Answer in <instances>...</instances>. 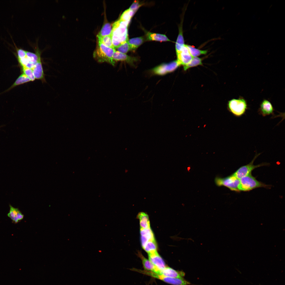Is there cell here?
<instances>
[{"label": "cell", "instance_id": "9", "mask_svg": "<svg viewBox=\"0 0 285 285\" xmlns=\"http://www.w3.org/2000/svg\"><path fill=\"white\" fill-rule=\"evenodd\" d=\"M177 55L178 63L180 65H182L183 66L189 63L193 57L190 54L185 44L182 48L180 53Z\"/></svg>", "mask_w": 285, "mask_h": 285}, {"label": "cell", "instance_id": "23", "mask_svg": "<svg viewBox=\"0 0 285 285\" xmlns=\"http://www.w3.org/2000/svg\"><path fill=\"white\" fill-rule=\"evenodd\" d=\"M157 245L155 240L148 241L145 244L143 248L148 253L152 254L157 252Z\"/></svg>", "mask_w": 285, "mask_h": 285}, {"label": "cell", "instance_id": "10", "mask_svg": "<svg viewBox=\"0 0 285 285\" xmlns=\"http://www.w3.org/2000/svg\"><path fill=\"white\" fill-rule=\"evenodd\" d=\"M274 109L270 102L266 99H264L261 102L258 112L259 114L264 117L273 115Z\"/></svg>", "mask_w": 285, "mask_h": 285}, {"label": "cell", "instance_id": "24", "mask_svg": "<svg viewBox=\"0 0 285 285\" xmlns=\"http://www.w3.org/2000/svg\"><path fill=\"white\" fill-rule=\"evenodd\" d=\"M186 46L188 49L189 53L193 57H196L202 54H206L207 50H202L195 48L192 46L187 45Z\"/></svg>", "mask_w": 285, "mask_h": 285}, {"label": "cell", "instance_id": "18", "mask_svg": "<svg viewBox=\"0 0 285 285\" xmlns=\"http://www.w3.org/2000/svg\"><path fill=\"white\" fill-rule=\"evenodd\" d=\"M139 219L140 229L150 228V221L148 214L143 212H139L137 215Z\"/></svg>", "mask_w": 285, "mask_h": 285}, {"label": "cell", "instance_id": "1", "mask_svg": "<svg viewBox=\"0 0 285 285\" xmlns=\"http://www.w3.org/2000/svg\"><path fill=\"white\" fill-rule=\"evenodd\" d=\"M129 23L119 20L113 24L111 36L114 49L128 40L127 27Z\"/></svg>", "mask_w": 285, "mask_h": 285}, {"label": "cell", "instance_id": "20", "mask_svg": "<svg viewBox=\"0 0 285 285\" xmlns=\"http://www.w3.org/2000/svg\"><path fill=\"white\" fill-rule=\"evenodd\" d=\"M144 40V39L143 37L134 38L128 40L130 50L135 51L143 43Z\"/></svg>", "mask_w": 285, "mask_h": 285}, {"label": "cell", "instance_id": "11", "mask_svg": "<svg viewBox=\"0 0 285 285\" xmlns=\"http://www.w3.org/2000/svg\"><path fill=\"white\" fill-rule=\"evenodd\" d=\"M113 59L115 62L119 61H124L133 66H135L134 62L138 60L137 58L130 56L126 54L116 51L114 53Z\"/></svg>", "mask_w": 285, "mask_h": 285}, {"label": "cell", "instance_id": "27", "mask_svg": "<svg viewBox=\"0 0 285 285\" xmlns=\"http://www.w3.org/2000/svg\"><path fill=\"white\" fill-rule=\"evenodd\" d=\"M135 13L134 12L129 8L123 12L119 20L122 21L129 22L131 18Z\"/></svg>", "mask_w": 285, "mask_h": 285}, {"label": "cell", "instance_id": "15", "mask_svg": "<svg viewBox=\"0 0 285 285\" xmlns=\"http://www.w3.org/2000/svg\"><path fill=\"white\" fill-rule=\"evenodd\" d=\"M139 257L141 259L145 270L159 274L160 270L156 267L149 260L145 258L141 253H139Z\"/></svg>", "mask_w": 285, "mask_h": 285}, {"label": "cell", "instance_id": "22", "mask_svg": "<svg viewBox=\"0 0 285 285\" xmlns=\"http://www.w3.org/2000/svg\"><path fill=\"white\" fill-rule=\"evenodd\" d=\"M112 30V27L110 23H105L97 35V38H100L106 36L111 35Z\"/></svg>", "mask_w": 285, "mask_h": 285}, {"label": "cell", "instance_id": "16", "mask_svg": "<svg viewBox=\"0 0 285 285\" xmlns=\"http://www.w3.org/2000/svg\"><path fill=\"white\" fill-rule=\"evenodd\" d=\"M146 39L147 40L155 41L160 42L171 41L164 34L149 32H146Z\"/></svg>", "mask_w": 285, "mask_h": 285}, {"label": "cell", "instance_id": "28", "mask_svg": "<svg viewBox=\"0 0 285 285\" xmlns=\"http://www.w3.org/2000/svg\"><path fill=\"white\" fill-rule=\"evenodd\" d=\"M98 41L101 42L106 46L111 48H113L111 35L105 36L98 38Z\"/></svg>", "mask_w": 285, "mask_h": 285}, {"label": "cell", "instance_id": "5", "mask_svg": "<svg viewBox=\"0 0 285 285\" xmlns=\"http://www.w3.org/2000/svg\"><path fill=\"white\" fill-rule=\"evenodd\" d=\"M239 180L238 186L239 191H248L258 187L268 188L269 186L258 181L251 174L243 177Z\"/></svg>", "mask_w": 285, "mask_h": 285}, {"label": "cell", "instance_id": "17", "mask_svg": "<svg viewBox=\"0 0 285 285\" xmlns=\"http://www.w3.org/2000/svg\"><path fill=\"white\" fill-rule=\"evenodd\" d=\"M32 70L35 79L42 80L44 79V74L41 59L38 60Z\"/></svg>", "mask_w": 285, "mask_h": 285}, {"label": "cell", "instance_id": "25", "mask_svg": "<svg viewBox=\"0 0 285 285\" xmlns=\"http://www.w3.org/2000/svg\"><path fill=\"white\" fill-rule=\"evenodd\" d=\"M202 59L197 57H193L189 63L183 66L184 70L186 71L190 68L199 65H202Z\"/></svg>", "mask_w": 285, "mask_h": 285}, {"label": "cell", "instance_id": "19", "mask_svg": "<svg viewBox=\"0 0 285 285\" xmlns=\"http://www.w3.org/2000/svg\"><path fill=\"white\" fill-rule=\"evenodd\" d=\"M182 25L179 28V33L175 42V48L177 55L180 53L185 45Z\"/></svg>", "mask_w": 285, "mask_h": 285}, {"label": "cell", "instance_id": "29", "mask_svg": "<svg viewBox=\"0 0 285 285\" xmlns=\"http://www.w3.org/2000/svg\"><path fill=\"white\" fill-rule=\"evenodd\" d=\"M128 41V40L121 44L114 49L116 51L126 54L130 50Z\"/></svg>", "mask_w": 285, "mask_h": 285}, {"label": "cell", "instance_id": "13", "mask_svg": "<svg viewBox=\"0 0 285 285\" xmlns=\"http://www.w3.org/2000/svg\"><path fill=\"white\" fill-rule=\"evenodd\" d=\"M159 274L167 277L177 278H183L185 276L183 272L176 270L167 266L160 270Z\"/></svg>", "mask_w": 285, "mask_h": 285}, {"label": "cell", "instance_id": "31", "mask_svg": "<svg viewBox=\"0 0 285 285\" xmlns=\"http://www.w3.org/2000/svg\"><path fill=\"white\" fill-rule=\"evenodd\" d=\"M142 4H140L138 1H135L129 8L135 13L139 7L142 5Z\"/></svg>", "mask_w": 285, "mask_h": 285}, {"label": "cell", "instance_id": "14", "mask_svg": "<svg viewBox=\"0 0 285 285\" xmlns=\"http://www.w3.org/2000/svg\"><path fill=\"white\" fill-rule=\"evenodd\" d=\"M148 255L149 260L160 270L166 267L164 261L157 252Z\"/></svg>", "mask_w": 285, "mask_h": 285}, {"label": "cell", "instance_id": "12", "mask_svg": "<svg viewBox=\"0 0 285 285\" xmlns=\"http://www.w3.org/2000/svg\"><path fill=\"white\" fill-rule=\"evenodd\" d=\"M9 206L10 210L7 216L11 220L12 223L17 224L23 220L24 215L18 208L14 207L10 204Z\"/></svg>", "mask_w": 285, "mask_h": 285}, {"label": "cell", "instance_id": "2", "mask_svg": "<svg viewBox=\"0 0 285 285\" xmlns=\"http://www.w3.org/2000/svg\"><path fill=\"white\" fill-rule=\"evenodd\" d=\"M115 51L114 48L108 47L98 41L97 48L93 53V57L99 63L107 62L114 66L116 62L113 60V56Z\"/></svg>", "mask_w": 285, "mask_h": 285}, {"label": "cell", "instance_id": "21", "mask_svg": "<svg viewBox=\"0 0 285 285\" xmlns=\"http://www.w3.org/2000/svg\"><path fill=\"white\" fill-rule=\"evenodd\" d=\"M141 239L146 242L155 240L153 233L150 228L140 229Z\"/></svg>", "mask_w": 285, "mask_h": 285}, {"label": "cell", "instance_id": "26", "mask_svg": "<svg viewBox=\"0 0 285 285\" xmlns=\"http://www.w3.org/2000/svg\"><path fill=\"white\" fill-rule=\"evenodd\" d=\"M31 81L30 80L24 73L20 75L16 80L14 84L7 91L13 88V87L20 84Z\"/></svg>", "mask_w": 285, "mask_h": 285}, {"label": "cell", "instance_id": "8", "mask_svg": "<svg viewBox=\"0 0 285 285\" xmlns=\"http://www.w3.org/2000/svg\"><path fill=\"white\" fill-rule=\"evenodd\" d=\"M180 65L176 60L168 63L162 64L153 68L152 71L154 74L163 75L174 71Z\"/></svg>", "mask_w": 285, "mask_h": 285}, {"label": "cell", "instance_id": "7", "mask_svg": "<svg viewBox=\"0 0 285 285\" xmlns=\"http://www.w3.org/2000/svg\"><path fill=\"white\" fill-rule=\"evenodd\" d=\"M259 153L256 155L253 159L249 164L241 167L238 169L233 174L238 179H240L242 177L251 174V172L254 169L262 166L266 165V164L263 163L255 165L253 162L257 157L260 154Z\"/></svg>", "mask_w": 285, "mask_h": 285}, {"label": "cell", "instance_id": "6", "mask_svg": "<svg viewBox=\"0 0 285 285\" xmlns=\"http://www.w3.org/2000/svg\"><path fill=\"white\" fill-rule=\"evenodd\" d=\"M215 182L218 186H224L230 190L236 191H239L238 186L240 182V180L237 178L233 174L228 177L224 178L216 177Z\"/></svg>", "mask_w": 285, "mask_h": 285}, {"label": "cell", "instance_id": "3", "mask_svg": "<svg viewBox=\"0 0 285 285\" xmlns=\"http://www.w3.org/2000/svg\"><path fill=\"white\" fill-rule=\"evenodd\" d=\"M227 108L234 116L239 117L244 115L248 108L246 100L243 97L232 99L228 101Z\"/></svg>", "mask_w": 285, "mask_h": 285}, {"label": "cell", "instance_id": "4", "mask_svg": "<svg viewBox=\"0 0 285 285\" xmlns=\"http://www.w3.org/2000/svg\"><path fill=\"white\" fill-rule=\"evenodd\" d=\"M131 270L158 279L173 285H188L191 284L190 282L187 281L183 278H177L168 277L152 272L136 268H132L131 269Z\"/></svg>", "mask_w": 285, "mask_h": 285}, {"label": "cell", "instance_id": "30", "mask_svg": "<svg viewBox=\"0 0 285 285\" xmlns=\"http://www.w3.org/2000/svg\"><path fill=\"white\" fill-rule=\"evenodd\" d=\"M23 73L31 81H34L35 78L34 76L32 70L26 66H22Z\"/></svg>", "mask_w": 285, "mask_h": 285}]
</instances>
